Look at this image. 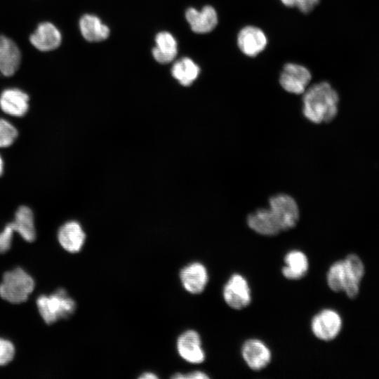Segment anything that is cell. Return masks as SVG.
Listing matches in <instances>:
<instances>
[{
  "instance_id": "1",
  "label": "cell",
  "mask_w": 379,
  "mask_h": 379,
  "mask_svg": "<svg viewBox=\"0 0 379 379\" xmlns=\"http://www.w3.org/2000/svg\"><path fill=\"white\" fill-rule=\"evenodd\" d=\"M338 102V94L328 82L317 83L303 93V115L314 124L329 122L337 115Z\"/></svg>"
},
{
  "instance_id": "2",
  "label": "cell",
  "mask_w": 379,
  "mask_h": 379,
  "mask_svg": "<svg viewBox=\"0 0 379 379\" xmlns=\"http://www.w3.org/2000/svg\"><path fill=\"white\" fill-rule=\"evenodd\" d=\"M364 274L365 267L361 258L356 254H349L329 267L326 273L327 285L331 291L344 292L353 299L359 294Z\"/></svg>"
},
{
  "instance_id": "3",
  "label": "cell",
  "mask_w": 379,
  "mask_h": 379,
  "mask_svg": "<svg viewBox=\"0 0 379 379\" xmlns=\"http://www.w3.org/2000/svg\"><path fill=\"white\" fill-rule=\"evenodd\" d=\"M36 306L41 317L48 325L69 317L77 307L75 301L64 288H59L49 295H40L36 300Z\"/></svg>"
},
{
  "instance_id": "4",
  "label": "cell",
  "mask_w": 379,
  "mask_h": 379,
  "mask_svg": "<svg viewBox=\"0 0 379 379\" xmlns=\"http://www.w3.org/2000/svg\"><path fill=\"white\" fill-rule=\"evenodd\" d=\"M34 286L33 278L23 269L17 267L4 273L0 284V296L13 304L22 303L28 299Z\"/></svg>"
},
{
  "instance_id": "5",
  "label": "cell",
  "mask_w": 379,
  "mask_h": 379,
  "mask_svg": "<svg viewBox=\"0 0 379 379\" xmlns=\"http://www.w3.org/2000/svg\"><path fill=\"white\" fill-rule=\"evenodd\" d=\"M269 208L277 221L281 231L295 227L300 211L297 202L287 194H277L269 199Z\"/></svg>"
},
{
  "instance_id": "6",
  "label": "cell",
  "mask_w": 379,
  "mask_h": 379,
  "mask_svg": "<svg viewBox=\"0 0 379 379\" xmlns=\"http://www.w3.org/2000/svg\"><path fill=\"white\" fill-rule=\"evenodd\" d=\"M222 297L226 305L233 310L247 307L252 301V295L246 277L239 273L232 274L223 286Z\"/></svg>"
},
{
  "instance_id": "7",
  "label": "cell",
  "mask_w": 379,
  "mask_h": 379,
  "mask_svg": "<svg viewBox=\"0 0 379 379\" xmlns=\"http://www.w3.org/2000/svg\"><path fill=\"white\" fill-rule=\"evenodd\" d=\"M310 328L312 334L319 340L331 341L335 339L343 328V319L335 310L325 308L312 318Z\"/></svg>"
},
{
  "instance_id": "8",
  "label": "cell",
  "mask_w": 379,
  "mask_h": 379,
  "mask_svg": "<svg viewBox=\"0 0 379 379\" xmlns=\"http://www.w3.org/2000/svg\"><path fill=\"white\" fill-rule=\"evenodd\" d=\"M312 75L303 65L287 63L284 66L279 77L281 86L288 93L303 94L308 88Z\"/></svg>"
},
{
  "instance_id": "9",
  "label": "cell",
  "mask_w": 379,
  "mask_h": 379,
  "mask_svg": "<svg viewBox=\"0 0 379 379\" xmlns=\"http://www.w3.org/2000/svg\"><path fill=\"white\" fill-rule=\"evenodd\" d=\"M241 354L247 366L255 371L265 368L272 357L270 347L258 338L245 340L241 345Z\"/></svg>"
},
{
  "instance_id": "10",
  "label": "cell",
  "mask_w": 379,
  "mask_h": 379,
  "mask_svg": "<svg viewBox=\"0 0 379 379\" xmlns=\"http://www.w3.org/2000/svg\"><path fill=\"white\" fill-rule=\"evenodd\" d=\"M177 350L180 357L190 364H201L206 359L200 335L194 330H187L180 335Z\"/></svg>"
},
{
  "instance_id": "11",
  "label": "cell",
  "mask_w": 379,
  "mask_h": 379,
  "mask_svg": "<svg viewBox=\"0 0 379 379\" xmlns=\"http://www.w3.org/2000/svg\"><path fill=\"white\" fill-rule=\"evenodd\" d=\"M209 279L208 270L200 262H191L180 272V280L183 288L190 293L197 295L206 288Z\"/></svg>"
},
{
  "instance_id": "12",
  "label": "cell",
  "mask_w": 379,
  "mask_h": 379,
  "mask_svg": "<svg viewBox=\"0 0 379 379\" xmlns=\"http://www.w3.org/2000/svg\"><path fill=\"white\" fill-rule=\"evenodd\" d=\"M267 39L260 28L248 25L243 27L237 35V45L247 56L254 57L266 47Z\"/></svg>"
},
{
  "instance_id": "13",
  "label": "cell",
  "mask_w": 379,
  "mask_h": 379,
  "mask_svg": "<svg viewBox=\"0 0 379 379\" xmlns=\"http://www.w3.org/2000/svg\"><path fill=\"white\" fill-rule=\"evenodd\" d=\"M185 18L192 30L197 34H206L213 31L218 22L216 11L208 5L199 11L194 8H187Z\"/></svg>"
},
{
  "instance_id": "14",
  "label": "cell",
  "mask_w": 379,
  "mask_h": 379,
  "mask_svg": "<svg viewBox=\"0 0 379 379\" xmlns=\"http://www.w3.org/2000/svg\"><path fill=\"white\" fill-rule=\"evenodd\" d=\"M29 95L20 89H5L0 95V108L6 114L20 117L29 109Z\"/></svg>"
},
{
  "instance_id": "15",
  "label": "cell",
  "mask_w": 379,
  "mask_h": 379,
  "mask_svg": "<svg viewBox=\"0 0 379 379\" xmlns=\"http://www.w3.org/2000/svg\"><path fill=\"white\" fill-rule=\"evenodd\" d=\"M31 44L38 50L50 51L56 49L62 42V35L58 29L52 23H40L30 35Z\"/></svg>"
},
{
  "instance_id": "16",
  "label": "cell",
  "mask_w": 379,
  "mask_h": 379,
  "mask_svg": "<svg viewBox=\"0 0 379 379\" xmlns=\"http://www.w3.org/2000/svg\"><path fill=\"white\" fill-rule=\"evenodd\" d=\"M247 225L255 232L266 237H274L281 231L269 208H260L247 216Z\"/></svg>"
},
{
  "instance_id": "17",
  "label": "cell",
  "mask_w": 379,
  "mask_h": 379,
  "mask_svg": "<svg viewBox=\"0 0 379 379\" xmlns=\"http://www.w3.org/2000/svg\"><path fill=\"white\" fill-rule=\"evenodd\" d=\"M58 239L65 251L76 253L82 248L86 240V234L79 222L69 221L60 227Z\"/></svg>"
},
{
  "instance_id": "18",
  "label": "cell",
  "mask_w": 379,
  "mask_h": 379,
  "mask_svg": "<svg viewBox=\"0 0 379 379\" xmlns=\"http://www.w3.org/2000/svg\"><path fill=\"white\" fill-rule=\"evenodd\" d=\"M21 60L20 49L7 36L0 35V72L11 77L18 70Z\"/></svg>"
},
{
  "instance_id": "19",
  "label": "cell",
  "mask_w": 379,
  "mask_h": 379,
  "mask_svg": "<svg viewBox=\"0 0 379 379\" xmlns=\"http://www.w3.org/2000/svg\"><path fill=\"white\" fill-rule=\"evenodd\" d=\"M282 275L289 280H299L308 272L310 263L306 254L300 250H291L284 258Z\"/></svg>"
},
{
  "instance_id": "20",
  "label": "cell",
  "mask_w": 379,
  "mask_h": 379,
  "mask_svg": "<svg viewBox=\"0 0 379 379\" xmlns=\"http://www.w3.org/2000/svg\"><path fill=\"white\" fill-rule=\"evenodd\" d=\"M79 29L83 37L89 42L105 41L110 34L107 25L92 14H85L80 18Z\"/></svg>"
},
{
  "instance_id": "21",
  "label": "cell",
  "mask_w": 379,
  "mask_h": 379,
  "mask_svg": "<svg viewBox=\"0 0 379 379\" xmlns=\"http://www.w3.org/2000/svg\"><path fill=\"white\" fill-rule=\"evenodd\" d=\"M152 55L160 64L172 62L178 54V44L175 37L168 32H159L155 36V46Z\"/></svg>"
},
{
  "instance_id": "22",
  "label": "cell",
  "mask_w": 379,
  "mask_h": 379,
  "mask_svg": "<svg viewBox=\"0 0 379 379\" xmlns=\"http://www.w3.org/2000/svg\"><path fill=\"white\" fill-rule=\"evenodd\" d=\"M11 225L14 231L17 232L26 241L32 242L35 240L36 233L34 214L28 206H20L17 209Z\"/></svg>"
},
{
  "instance_id": "23",
  "label": "cell",
  "mask_w": 379,
  "mask_h": 379,
  "mask_svg": "<svg viewBox=\"0 0 379 379\" xmlns=\"http://www.w3.org/2000/svg\"><path fill=\"white\" fill-rule=\"evenodd\" d=\"M199 73V65L189 58L178 60L171 68L173 78L184 86H190L197 79Z\"/></svg>"
},
{
  "instance_id": "24",
  "label": "cell",
  "mask_w": 379,
  "mask_h": 379,
  "mask_svg": "<svg viewBox=\"0 0 379 379\" xmlns=\"http://www.w3.org/2000/svg\"><path fill=\"white\" fill-rule=\"evenodd\" d=\"M18 135L17 128L8 121L0 118V147H10Z\"/></svg>"
},
{
  "instance_id": "25",
  "label": "cell",
  "mask_w": 379,
  "mask_h": 379,
  "mask_svg": "<svg viewBox=\"0 0 379 379\" xmlns=\"http://www.w3.org/2000/svg\"><path fill=\"white\" fill-rule=\"evenodd\" d=\"M15 350L13 344L0 338V366L7 365L14 358Z\"/></svg>"
},
{
  "instance_id": "26",
  "label": "cell",
  "mask_w": 379,
  "mask_h": 379,
  "mask_svg": "<svg viewBox=\"0 0 379 379\" xmlns=\"http://www.w3.org/2000/svg\"><path fill=\"white\" fill-rule=\"evenodd\" d=\"M288 7L297 8L302 13L310 12L319 4V0H280Z\"/></svg>"
},
{
  "instance_id": "27",
  "label": "cell",
  "mask_w": 379,
  "mask_h": 379,
  "mask_svg": "<svg viewBox=\"0 0 379 379\" xmlns=\"http://www.w3.org/2000/svg\"><path fill=\"white\" fill-rule=\"evenodd\" d=\"M13 232L11 222H9L0 232V254L5 253L11 248Z\"/></svg>"
},
{
  "instance_id": "28",
  "label": "cell",
  "mask_w": 379,
  "mask_h": 379,
  "mask_svg": "<svg viewBox=\"0 0 379 379\" xmlns=\"http://www.w3.org/2000/svg\"><path fill=\"white\" fill-rule=\"evenodd\" d=\"M173 378L176 379H206L209 378V376L204 372L201 371H194L187 374H184L181 373H177L172 376Z\"/></svg>"
},
{
  "instance_id": "29",
  "label": "cell",
  "mask_w": 379,
  "mask_h": 379,
  "mask_svg": "<svg viewBox=\"0 0 379 379\" xmlns=\"http://www.w3.org/2000/svg\"><path fill=\"white\" fill-rule=\"evenodd\" d=\"M139 378L142 379H154L158 378V376L152 372H145L143 373L141 375H140Z\"/></svg>"
},
{
  "instance_id": "30",
  "label": "cell",
  "mask_w": 379,
  "mask_h": 379,
  "mask_svg": "<svg viewBox=\"0 0 379 379\" xmlns=\"http://www.w3.org/2000/svg\"><path fill=\"white\" fill-rule=\"evenodd\" d=\"M4 172V161L0 155V176L2 175Z\"/></svg>"
}]
</instances>
